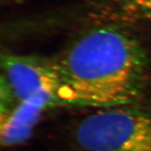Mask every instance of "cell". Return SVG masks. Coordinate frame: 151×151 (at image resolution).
Returning a JSON list of instances; mask_svg holds the SVG:
<instances>
[{
	"label": "cell",
	"instance_id": "1",
	"mask_svg": "<svg viewBox=\"0 0 151 151\" xmlns=\"http://www.w3.org/2000/svg\"><path fill=\"white\" fill-rule=\"evenodd\" d=\"M55 59L69 107L102 109L136 103L148 83L145 48L116 23L88 29Z\"/></svg>",
	"mask_w": 151,
	"mask_h": 151
},
{
	"label": "cell",
	"instance_id": "2",
	"mask_svg": "<svg viewBox=\"0 0 151 151\" xmlns=\"http://www.w3.org/2000/svg\"><path fill=\"white\" fill-rule=\"evenodd\" d=\"M78 124L81 151H151V109L138 103L97 109Z\"/></svg>",
	"mask_w": 151,
	"mask_h": 151
},
{
	"label": "cell",
	"instance_id": "3",
	"mask_svg": "<svg viewBox=\"0 0 151 151\" xmlns=\"http://www.w3.org/2000/svg\"><path fill=\"white\" fill-rule=\"evenodd\" d=\"M1 76L9 84L18 103L44 98L54 108L69 107L55 57L6 52L1 56Z\"/></svg>",
	"mask_w": 151,
	"mask_h": 151
},
{
	"label": "cell",
	"instance_id": "4",
	"mask_svg": "<svg viewBox=\"0 0 151 151\" xmlns=\"http://www.w3.org/2000/svg\"><path fill=\"white\" fill-rule=\"evenodd\" d=\"M51 108H54L52 104L43 98L18 103L13 112L1 120L2 146L11 147L27 140L42 113Z\"/></svg>",
	"mask_w": 151,
	"mask_h": 151
},
{
	"label": "cell",
	"instance_id": "5",
	"mask_svg": "<svg viewBox=\"0 0 151 151\" xmlns=\"http://www.w3.org/2000/svg\"><path fill=\"white\" fill-rule=\"evenodd\" d=\"M107 20L151 24V0H108L100 9Z\"/></svg>",
	"mask_w": 151,
	"mask_h": 151
}]
</instances>
